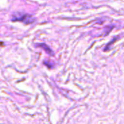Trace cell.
Listing matches in <instances>:
<instances>
[{
  "label": "cell",
  "mask_w": 124,
  "mask_h": 124,
  "mask_svg": "<svg viewBox=\"0 0 124 124\" xmlns=\"http://www.w3.org/2000/svg\"><path fill=\"white\" fill-rule=\"evenodd\" d=\"M36 46H38V47H41V48H42L46 53H48L49 54H50V55H54V52H53V51L49 47V46H47L46 44H44V43H39V44H36V45H35Z\"/></svg>",
  "instance_id": "cell-2"
},
{
  "label": "cell",
  "mask_w": 124,
  "mask_h": 124,
  "mask_svg": "<svg viewBox=\"0 0 124 124\" xmlns=\"http://www.w3.org/2000/svg\"><path fill=\"white\" fill-rule=\"evenodd\" d=\"M12 21H13V22L18 21V22L23 23L25 25H29V24L33 23L35 21V18L32 15H31L28 13L17 12L12 15Z\"/></svg>",
  "instance_id": "cell-1"
}]
</instances>
